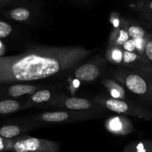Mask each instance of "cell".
Returning <instances> with one entry per match:
<instances>
[{
	"mask_svg": "<svg viewBox=\"0 0 152 152\" xmlns=\"http://www.w3.org/2000/svg\"><path fill=\"white\" fill-rule=\"evenodd\" d=\"M122 26L126 30L132 39H146L150 35V32H148L145 28L130 20H123Z\"/></svg>",
	"mask_w": 152,
	"mask_h": 152,
	"instance_id": "obj_12",
	"label": "cell"
},
{
	"mask_svg": "<svg viewBox=\"0 0 152 152\" xmlns=\"http://www.w3.org/2000/svg\"><path fill=\"white\" fill-rule=\"evenodd\" d=\"M38 87L30 84H13L0 88V99H4L6 96L19 97L24 95H32L38 91Z\"/></svg>",
	"mask_w": 152,
	"mask_h": 152,
	"instance_id": "obj_9",
	"label": "cell"
},
{
	"mask_svg": "<svg viewBox=\"0 0 152 152\" xmlns=\"http://www.w3.org/2000/svg\"><path fill=\"white\" fill-rule=\"evenodd\" d=\"M94 101L97 105L105 107L112 112L152 121V111L140 105L128 102L123 99L112 97H95Z\"/></svg>",
	"mask_w": 152,
	"mask_h": 152,
	"instance_id": "obj_3",
	"label": "cell"
},
{
	"mask_svg": "<svg viewBox=\"0 0 152 152\" xmlns=\"http://www.w3.org/2000/svg\"><path fill=\"white\" fill-rule=\"evenodd\" d=\"M34 11L31 8L25 6L14 7L11 9L3 12L2 15L7 19L16 21V22H29L33 17Z\"/></svg>",
	"mask_w": 152,
	"mask_h": 152,
	"instance_id": "obj_11",
	"label": "cell"
},
{
	"mask_svg": "<svg viewBox=\"0 0 152 152\" xmlns=\"http://www.w3.org/2000/svg\"><path fill=\"white\" fill-rule=\"evenodd\" d=\"M105 128L111 133L120 136H126L134 131V126L130 120L123 116L108 119L105 123Z\"/></svg>",
	"mask_w": 152,
	"mask_h": 152,
	"instance_id": "obj_8",
	"label": "cell"
},
{
	"mask_svg": "<svg viewBox=\"0 0 152 152\" xmlns=\"http://www.w3.org/2000/svg\"><path fill=\"white\" fill-rule=\"evenodd\" d=\"M19 101L13 99H0V115L16 112L22 108Z\"/></svg>",
	"mask_w": 152,
	"mask_h": 152,
	"instance_id": "obj_15",
	"label": "cell"
},
{
	"mask_svg": "<svg viewBox=\"0 0 152 152\" xmlns=\"http://www.w3.org/2000/svg\"><path fill=\"white\" fill-rule=\"evenodd\" d=\"M91 53L79 46H37L20 54L0 56V88L63 77Z\"/></svg>",
	"mask_w": 152,
	"mask_h": 152,
	"instance_id": "obj_1",
	"label": "cell"
},
{
	"mask_svg": "<svg viewBox=\"0 0 152 152\" xmlns=\"http://www.w3.org/2000/svg\"><path fill=\"white\" fill-rule=\"evenodd\" d=\"M115 78L132 93L152 104V79L120 66L114 72Z\"/></svg>",
	"mask_w": 152,
	"mask_h": 152,
	"instance_id": "obj_2",
	"label": "cell"
},
{
	"mask_svg": "<svg viewBox=\"0 0 152 152\" xmlns=\"http://www.w3.org/2000/svg\"><path fill=\"white\" fill-rule=\"evenodd\" d=\"M52 97V94L50 91L46 90H39L34 94L31 95L28 102L32 104H42L50 101Z\"/></svg>",
	"mask_w": 152,
	"mask_h": 152,
	"instance_id": "obj_18",
	"label": "cell"
},
{
	"mask_svg": "<svg viewBox=\"0 0 152 152\" xmlns=\"http://www.w3.org/2000/svg\"><path fill=\"white\" fill-rule=\"evenodd\" d=\"M10 0H0V6H2L3 4H4L5 3L8 2Z\"/></svg>",
	"mask_w": 152,
	"mask_h": 152,
	"instance_id": "obj_24",
	"label": "cell"
},
{
	"mask_svg": "<svg viewBox=\"0 0 152 152\" xmlns=\"http://www.w3.org/2000/svg\"><path fill=\"white\" fill-rule=\"evenodd\" d=\"M151 34H152V33H151Z\"/></svg>",
	"mask_w": 152,
	"mask_h": 152,
	"instance_id": "obj_26",
	"label": "cell"
},
{
	"mask_svg": "<svg viewBox=\"0 0 152 152\" xmlns=\"http://www.w3.org/2000/svg\"><path fill=\"white\" fill-rule=\"evenodd\" d=\"M24 129L17 125H4L0 127V136L6 139L18 137Z\"/></svg>",
	"mask_w": 152,
	"mask_h": 152,
	"instance_id": "obj_17",
	"label": "cell"
},
{
	"mask_svg": "<svg viewBox=\"0 0 152 152\" xmlns=\"http://www.w3.org/2000/svg\"><path fill=\"white\" fill-rule=\"evenodd\" d=\"M123 152H152V140L134 141L128 144Z\"/></svg>",
	"mask_w": 152,
	"mask_h": 152,
	"instance_id": "obj_14",
	"label": "cell"
},
{
	"mask_svg": "<svg viewBox=\"0 0 152 152\" xmlns=\"http://www.w3.org/2000/svg\"><path fill=\"white\" fill-rule=\"evenodd\" d=\"M108 61L101 56H96V58L87 63L79 65L74 70V75L79 81L83 83H91L97 80L104 72L107 67Z\"/></svg>",
	"mask_w": 152,
	"mask_h": 152,
	"instance_id": "obj_5",
	"label": "cell"
},
{
	"mask_svg": "<svg viewBox=\"0 0 152 152\" xmlns=\"http://www.w3.org/2000/svg\"><path fill=\"white\" fill-rule=\"evenodd\" d=\"M145 57L148 59L150 63L152 64V34L151 32L145 45Z\"/></svg>",
	"mask_w": 152,
	"mask_h": 152,
	"instance_id": "obj_21",
	"label": "cell"
},
{
	"mask_svg": "<svg viewBox=\"0 0 152 152\" xmlns=\"http://www.w3.org/2000/svg\"><path fill=\"white\" fill-rule=\"evenodd\" d=\"M74 1H80V2H88L91 0H74Z\"/></svg>",
	"mask_w": 152,
	"mask_h": 152,
	"instance_id": "obj_25",
	"label": "cell"
},
{
	"mask_svg": "<svg viewBox=\"0 0 152 152\" xmlns=\"http://www.w3.org/2000/svg\"><path fill=\"white\" fill-rule=\"evenodd\" d=\"M129 39L130 37L129 34L121 25V27H117L111 32L108 45L122 48Z\"/></svg>",
	"mask_w": 152,
	"mask_h": 152,
	"instance_id": "obj_13",
	"label": "cell"
},
{
	"mask_svg": "<svg viewBox=\"0 0 152 152\" xmlns=\"http://www.w3.org/2000/svg\"><path fill=\"white\" fill-rule=\"evenodd\" d=\"M119 66L133 71L152 79V64L144 56L123 49Z\"/></svg>",
	"mask_w": 152,
	"mask_h": 152,
	"instance_id": "obj_6",
	"label": "cell"
},
{
	"mask_svg": "<svg viewBox=\"0 0 152 152\" xmlns=\"http://www.w3.org/2000/svg\"><path fill=\"white\" fill-rule=\"evenodd\" d=\"M12 139H6L0 136V152L10 151Z\"/></svg>",
	"mask_w": 152,
	"mask_h": 152,
	"instance_id": "obj_22",
	"label": "cell"
},
{
	"mask_svg": "<svg viewBox=\"0 0 152 152\" xmlns=\"http://www.w3.org/2000/svg\"><path fill=\"white\" fill-rule=\"evenodd\" d=\"M104 84L112 95V98L123 99L125 96V91L120 84H117L112 81H105Z\"/></svg>",
	"mask_w": 152,
	"mask_h": 152,
	"instance_id": "obj_19",
	"label": "cell"
},
{
	"mask_svg": "<svg viewBox=\"0 0 152 152\" xmlns=\"http://www.w3.org/2000/svg\"><path fill=\"white\" fill-rule=\"evenodd\" d=\"M93 114L88 112H79L72 111H56L43 113L35 117L37 121L48 123H59L77 119H84L93 117Z\"/></svg>",
	"mask_w": 152,
	"mask_h": 152,
	"instance_id": "obj_7",
	"label": "cell"
},
{
	"mask_svg": "<svg viewBox=\"0 0 152 152\" xmlns=\"http://www.w3.org/2000/svg\"><path fill=\"white\" fill-rule=\"evenodd\" d=\"M10 151L13 152H58L59 145L54 141L22 136L12 139Z\"/></svg>",
	"mask_w": 152,
	"mask_h": 152,
	"instance_id": "obj_4",
	"label": "cell"
},
{
	"mask_svg": "<svg viewBox=\"0 0 152 152\" xmlns=\"http://www.w3.org/2000/svg\"><path fill=\"white\" fill-rule=\"evenodd\" d=\"M143 25L145 28H148L152 33V18L147 19H143Z\"/></svg>",
	"mask_w": 152,
	"mask_h": 152,
	"instance_id": "obj_23",
	"label": "cell"
},
{
	"mask_svg": "<svg viewBox=\"0 0 152 152\" xmlns=\"http://www.w3.org/2000/svg\"><path fill=\"white\" fill-rule=\"evenodd\" d=\"M62 108L70 110L72 111H79V112H94L96 106L92 103L90 100L84 98L80 97H68L65 98L62 102Z\"/></svg>",
	"mask_w": 152,
	"mask_h": 152,
	"instance_id": "obj_10",
	"label": "cell"
},
{
	"mask_svg": "<svg viewBox=\"0 0 152 152\" xmlns=\"http://www.w3.org/2000/svg\"><path fill=\"white\" fill-rule=\"evenodd\" d=\"M13 32V27L7 22L0 20V39L7 38Z\"/></svg>",
	"mask_w": 152,
	"mask_h": 152,
	"instance_id": "obj_20",
	"label": "cell"
},
{
	"mask_svg": "<svg viewBox=\"0 0 152 152\" xmlns=\"http://www.w3.org/2000/svg\"><path fill=\"white\" fill-rule=\"evenodd\" d=\"M135 10L142 19L152 18V0H139L135 6Z\"/></svg>",
	"mask_w": 152,
	"mask_h": 152,
	"instance_id": "obj_16",
	"label": "cell"
}]
</instances>
